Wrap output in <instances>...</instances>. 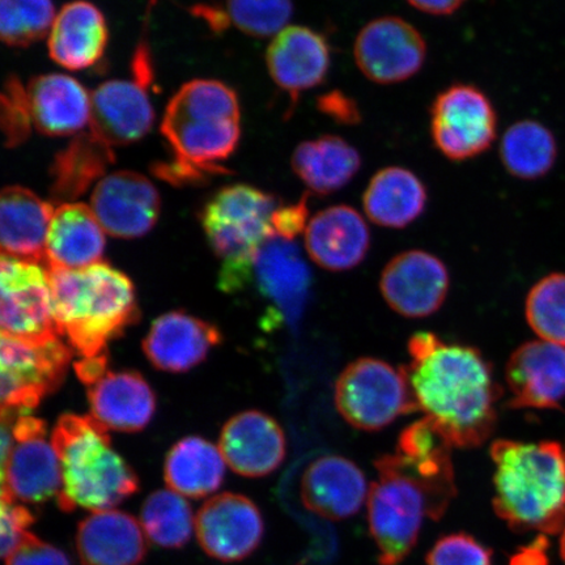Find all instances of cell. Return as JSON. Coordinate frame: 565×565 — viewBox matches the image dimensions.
<instances>
[{"label": "cell", "instance_id": "34", "mask_svg": "<svg viewBox=\"0 0 565 565\" xmlns=\"http://www.w3.org/2000/svg\"><path fill=\"white\" fill-rule=\"evenodd\" d=\"M225 475L221 449L202 437H186L174 445L166 461L169 490L185 498L200 499L218 490Z\"/></svg>", "mask_w": 565, "mask_h": 565}, {"label": "cell", "instance_id": "51", "mask_svg": "<svg viewBox=\"0 0 565 565\" xmlns=\"http://www.w3.org/2000/svg\"><path fill=\"white\" fill-rule=\"evenodd\" d=\"M561 555H562V559L565 563V529L563 530L562 540H561Z\"/></svg>", "mask_w": 565, "mask_h": 565}, {"label": "cell", "instance_id": "45", "mask_svg": "<svg viewBox=\"0 0 565 565\" xmlns=\"http://www.w3.org/2000/svg\"><path fill=\"white\" fill-rule=\"evenodd\" d=\"M317 109L339 125L356 126L363 119L355 98L339 89L327 92L318 97Z\"/></svg>", "mask_w": 565, "mask_h": 565}, {"label": "cell", "instance_id": "19", "mask_svg": "<svg viewBox=\"0 0 565 565\" xmlns=\"http://www.w3.org/2000/svg\"><path fill=\"white\" fill-rule=\"evenodd\" d=\"M253 277L260 294L271 300L282 321L291 327L298 324L312 282L298 245L277 235L268 238L256 254Z\"/></svg>", "mask_w": 565, "mask_h": 565}, {"label": "cell", "instance_id": "2", "mask_svg": "<svg viewBox=\"0 0 565 565\" xmlns=\"http://www.w3.org/2000/svg\"><path fill=\"white\" fill-rule=\"evenodd\" d=\"M494 513L515 533L565 529V451L559 443L492 444Z\"/></svg>", "mask_w": 565, "mask_h": 565}, {"label": "cell", "instance_id": "1", "mask_svg": "<svg viewBox=\"0 0 565 565\" xmlns=\"http://www.w3.org/2000/svg\"><path fill=\"white\" fill-rule=\"evenodd\" d=\"M412 363L401 366L419 412L454 448H478L498 423L501 387L493 366L469 345L445 343L434 333L408 341Z\"/></svg>", "mask_w": 565, "mask_h": 565}, {"label": "cell", "instance_id": "9", "mask_svg": "<svg viewBox=\"0 0 565 565\" xmlns=\"http://www.w3.org/2000/svg\"><path fill=\"white\" fill-rule=\"evenodd\" d=\"M73 349L60 338L28 342L2 334V418L15 420L32 412L65 380Z\"/></svg>", "mask_w": 565, "mask_h": 565}, {"label": "cell", "instance_id": "39", "mask_svg": "<svg viewBox=\"0 0 565 565\" xmlns=\"http://www.w3.org/2000/svg\"><path fill=\"white\" fill-rule=\"evenodd\" d=\"M231 23L252 38L277 35L291 20L292 0H227Z\"/></svg>", "mask_w": 565, "mask_h": 565}, {"label": "cell", "instance_id": "36", "mask_svg": "<svg viewBox=\"0 0 565 565\" xmlns=\"http://www.w3.org/2000/svg\"><path fill=\"white\" fill-rule=\"evenodd\" d=\"M140 525L148 540L160 547L180 548L195 532V518L185 497L172 490L154 491L140 511Z\"/></svg>", "mask_w": 565, "mask_h": 565}, {"label": "cell", "instance_id": "26", "mask_svg": "<svg viewBox=\"0 0 565 565\" xmlns=\"http://www.w3.org/2000/svg\"><path fill=\"white\" fill-rule=\"evenodd\" d=\"M145 535L129 513L92 512L77 527L76 550L83 565H139L147 553Z\"/></svg>", "mask_w": 565, "mask_h": 565}, {"label": "cell", "instance_id": "20", "mask_svg": "<svg viewBox=\"0 0 565 565\" xmlns=\"http://www.w3.org/2000/svg\"><path fill=\"white\" fill-rule=\"evenodd\" d=\"M89 130L110 147L127 146L152 129L154 111L147 88L137 81H110L90 95Z\"/></svg>", "mask_w": 565, "mask_h": 565}, {"label": "cell", "instance_id": "25", "mask_svg": "<svg viewBox=\"0 0 565 565\" xmlns=\"http://www.w3.org/2000/svg\"><path fill=\"white\" fill-rule=\"evenodd\" d=\"M52 202L32 190L7 186L0 196L2 256L46 265V238L54 214Z\"/></svg>", "mask_w": 565, "mask_h": 565}, {"label": "cell", "instance_id": "40", "mask_svg": "<svg viewBox=\"0 0 565 565\" xmlns=\"http://www.w3.org/2000/svg\"><path fill=\"white\" fill-rule=\"evenodd\" d=\"M2 131L4 146L15 148L31 137L33 125L30 98L19 77L10 75L2 92Z\"/></svg>", "mask_w": 565, "mask_h": 565}, {"label": "cell", "instance_id": "42", "mask_svg": "<svg viewBox=\"0 0 565 565\" xmlns=\"http://www.w3.org/2000/svg\"><path fill=\"white\" fill-rule=\"evenodd\" d=\"M4 561L6 565H70L65 553L32 533H26Z\"/></svg>", "mask_w": 565, "mask_h": 565}, {"label": "cell", "instance_id": "24", "mask_svg": "<svg viewBox=\"0 0 565 565\" xmlns=\"http://www.w3.org/2000/svg\"><path fill=\"white\" fill-rule=\"evenodd\" d=\"M221 342V331L214 324L186 313L171 312L152 323L143 349L154 369L180 373L201 364Z\"/></svg>", "mask_w": 565, "mask_h": 565}, {"label": "cell", "instance_id": "41", "mask_svg": "<svg viewBox=\"0 0 565 565\" xmlns=\"http://www.w3.org/2000/svg\"><path fill=\"white\" fill-rule=\"evenodd\" d=\"M426 565H492V551L470 534H448L429 550Z\"/></svg>", "mask_w": 565, "mask_h": 565}, {"label": "cell", "instance_id": "46", "mask_svg": "<svg viewBox=\"0 0 565 565\" xmlns=\"http://www.w3.org/2000/svg\"><path fill=\"white\" fill-rule=\"evenodd\" d=\"M308 194L298 203L279 206L273 217L275 235L295 242V238L308 227Z\"/></svg>", "mask_w": 565, "mask_h": 565}, {"label": "cell", "instance_id": "33", "mask_svg": "<svg viewBox=\"0 0 565 565\" xmlns=\"http://www.w3.org/2000/svg\"><path fill=\"white\" fill-rule=\"evenodd\" d=\"M362 157L348 140L322 136L302 141L292 154V169L310 192L329 195L339 192L353 180Z\"/></svg>", "mask_w": 565, "mask_h": 565}, {"label": "cell", "instance_id": "43", "mask_svg": "<svg viewBox=\"0 0 565 565\" xmlns=\"http://www.w3.org/2000/svg\"><path fill=\"white\" fill-rule=\"evenodd\" d=\"M33 515L18 501L2 497V555H9L24 539L28 527L33 524Z\"/></svg>", "mask_w": 565, "mask_h": 565}, {"label": "cell", "instance_id": "35", "mask_svg": "<svg viewBox=\"0 0 565 565\" xmlns=\"http://www.w3.org/2000/svg\"><path fill=\"white\" fill-rule=\"evenodd\" d=\"M500 159L505 171L519 180L534 181L547 175L557 159V141L545 125L524 119L504 132Z\"/></svg>", "mask_w": 565, "mask_h": 565}, {"label": "cell", "instance_id": "8", "mask_svg": "<svg viewBox=\"0 0 565 565\" xmlns=\"http://www.w3.org/2000/svg\"><path fill=\"white\" fill-rule=\"evenodd\" d=\"M335 405L352 427L370 433L387 427L398 416L418 412L404 371L373 358L345 366L337 380Z\"/></svg>", "mask_w": 565, "mask_h": 565}, {"label": "cell", "instance_id": "16", "mask_svg": "<svg viewBox=\"0 0 565 565\" xmlns=\"http://www.w3.org/2000/svg\"><path fill=\"white\" fill-rule=\"evenodd\" d=\"M380 288L394 312L408 318L428 317L447 299L449 274L433 254L409 250L386 265Z\"/></svg>", "mask_w": 565, "mask_h": 565}, {"label": "cell", "instance_id": "32", "mask_svg": "<svg viewBox=\"0 0 565 565\" xmlns=\"http://www.w3.org/2000/svg\"><path fill=\"white\" fill-rule=\"evenodd\" d=\"M426 185L414 172L402 167L381 169L372 177L363 195L366 216L380 227L401 230L414 223L426 210Z\"/></svg>", "mask_w": 565, "mask_h": 565}, {"label": "cell", "instance_id": "13", "mask_svg": "<svg viewBox=\"0 0 565 565\" xmlns=\"http://www.w3.org/2000/svg\"><path fill=\"white\" fill-rule=\"evenodd\" d=\"M353 56L366 79L391 86L419 73L426 62L427 44L405 19L384 17L372 20L359 32Z\"/></svg>", "mask_w": 565, "mask_h": 565}, {"label": "cell", "instance_id": "21", "mask_svg": "<svg viewBox=\"0 0 565 565\" xmlns=\"http://www.w3.org/2000/svg\"><path fill=\"white\" fill-rule=\"evenodd\" d=\"M218 449L225 463L247 478L271 475L286 456L285 434L271 416L245 412L225 424Z\"/></svg>", "mask_w": 565, "mask_h": 565}, {"label": "cell", "instance_id": "27", "mask_svg": "<svg viewBox=\"0 0 565 565\" xmlns=\"http://www.w3.org/2000/svg\"><path fill=\"white\" fill-rule=\"evenodd\" d=\"M108 40L103 12L87 0H75L63 7L54 20L49 33V55L63 68L81 71L103 58Z\"/></svg>", "mask_w": 565, "mask_h": 565}, {"label": "cell", "instance_id": "22", "mask_svg": "<svg viewBox=\"0 0 565 565\" xmlns=\"http://www.w3.org/2000/svg\"><path fill=\"white\" fill-rule=\"evenodd\" d=\"M369 493L363 471L339 456L316 459L301 480L303 507L330 521L348 520L359 513Z\"/></svg>", "mask_w": 565, "mask_h": 565}, {"label": "cell", "instance_id": "17", "mask_svg": "<svg viewBox=\"0 0 565 565\" xmlns=\"http://www.w3.org/2000/svg\"><path fill=\"white\" fill-rule=\"evenodd\" d=\"M511 408H559L565 399V348L526 342L512 353L505 371Z\"/></svg>", "mask_w": 565, "mask_h": 565}, {"label": "cell", "instance_id": "29", "mask_svg": "<svg viewBox=\"0 0 565 565\" xmlns=\"http://www.w3.org/2000/svg\"><path fill=\"white\" fill-rule=\"evenodd\" d=\"M105 244L104 228L87 204H61L49 225L45 267L82 270L100 264Z\"/></svg>", "mask_w": 565, "mask_h": 565}, {"label": "cell", "instance_id": "14", "mask_svg": "<svg viewBox=\"0 0 565 565\" xmlns=\"http://www.w3.org/2000/svg\"><path fill=\"white\" fill-rule=\"evenodd\" d=\"M264 520L256 504L243 494H216L195 515V534L200 546L214 559L244 561L259 546Z\"/></svg>", "mask_w": 565, "mask_h": 565}, {"label": "cell", "instance_id": "12", "mask_svg": "<svg viewBox=\"0 0 565 565\" xmlns=\"http://www.w3.org/2000/svg\"><path fill=\"white\" fill-rule=\"evenodd\" d=\"M2 334L28 342L60 338L46 267L2 256L0 270Z\"/></svg>", "mask_w": 565, "mask_h": 565}, {"label": "cell", "instance_id": "15", "mask_svg": "<svg viewBox=\"0 0 565 565\" xmlns=\"http://www.w3.org/2000/svg\"><path fill=\"white\" fill-rule=\"evenodd\" d=\"M90 209L110 236L132 239L147 235L157 224L160 195L143 174L119 171L96 183Z\"/></svg>", "mask_w": 565, "mask_h": 565}, {"label": "cell", "instance_id": "50", "mask_svg": "<svg viewBox=\"0 0 565 565\" xmlns=\"http://www.w3.org/2000/svg\"><path fill=\"white\" fill-rule=\"evenodd\" d=\"M198 18L206 21L212 31L222 33L228 30L231 23L227 11L209 4H198L193 9Z\"/></svg>", "mask_w": 565, "mask_h": 565}, {"label": "cell", "instance_id": "23", "mask_svg": "<svg viewBox=\"0 0 565 565\" xmlns=\"http://www.w3.org/2000/svg\"><path fill=\"white\" fill-rule=\"evenodd\" d=\"M370 245L369 225L345 204L318 212L306 230L309 257L329 271H348L362 264Z\"/></svg>", "mask_w": 565, "mask_h": 565}, {"label": "cell", "instance_id": "5", "mask_svg": "<svg viewBox=\"0 0 565 565\" xmlns=\"http://www.w3.org/2000/svg\"><path fill=\"white\" fill-rule=\"evenodd\" d=\"M374 466L379 479L366 499L370 532L380 565H399L416 546L424 518L440 520L457 490L423 478L398 454L380 457Z\"/></svg>", "mask_w": 565, "mask_h": 565}, {"label": "cell", "instance_id": "31", "mask_svg": "<svg viewBox=\"0 0 565 565\" xmlns=\"http://www.w3.org/2000/svg\"><path fill=\"white\" fill-rule=\"evenodd\" d=\"M113 147L96 134H77L66 148L55 154L51 168V202L73 203L100 182L110 166L115 164Z\"/></svg>", "mask_w": 565, "mask_h": 565}, {"label": "cell", "instance_id": "10", "mask_svg": "<svg viewBox=\"0 0 565 565\" xmlns=\"http://www.w3.org/2000/svg\"><path fill=\"white\" fill-rule=\"evenodd\" d=\"M430 136L445 158L457 162L475 159L497 139V110L482 89L454 84L430 106Z\"/></svg>", "mask_w": 565, "mask_h": 565}, {"label": "cell", "instance_id": "49", "mask_svg": "<svg viewBox=\"0 0 565 565\" xmlns=\"http://www.w3.org/2000/svg\"><path fill=\"white\" fill-rule=\"evenodd\" d=\"M414 9L435 17L454 15L468 0H407Z\"/></svg>", "mask_w": 565, "mask_h": 565}, {"label": "cell", "instance_id": "7", "mask_svg": "<svg viewBox=\"0 0 565 565\" xmlns=\"http://www.w3.org/2000/svg\"><path fill=\"white\" fill-rule=\"evenodd\" d=\"M277 198L249 185L224 188L206 203L201 223L211 249L223 260L218 287L235 294L253 279L254 259L275 236L273 217Z\"/></svg>", "mask_w": 565, "mask_h": 565}, {"label": "cell", "instance_id": "4", "mask_svg": "<svg viewBox=\"0 0 565 565\" xmlns=\"http://www.w3.org/2000/svg\"><path fill=\"white\" fill-rule=\"evenodd\" d=\"M52 443L62 468V511L115 510L139 490L136 472L111 449L108 428L94 416H61Z\"/></svg>", "mask_w": 565, "mask_h": 565}, {"label": "cell", "instance_id": "37", "mask_svg": "<svg viewBox=\"0 0 565 565\" xmlns=\"http://www.w3.org/2000/svg\"><path fill=\"white\" fill-rule=\"evenodd\" d=\"M525 313L542 341L565 348V274H550L536 282L527 295Z\"/></svg>", "mask_w": 565, "mask_h": 565}, {"label": "cell", "instance_id": "47", "mask_svg": "<svg viewBox=\"0 0 565 565\" xmlns=\"http://www.w3.org/2000/svg\"><path fill=\"white\" fill-rule=\"evenodd\" d=\"M75 372L83 384L94 386L108 373V353L92 358H82L75 364Z\"/></svg>", "mask_w": 565, "mask_h": 565}, {"label": "cell", "instance_id": "38", "mask_svg": "<svg viewBox=\"0 0 565 565\" xmlns=\"http://www.w3.org/2000/svg\"><path fill=\"white\" fill-rule=\"evenodd\" d=\"M53 0H0V38L11 47H28L51 33Z\"/></svg>", "mask_w": 565, "mask_h": 565}, {"label": "cell", "instance_id": "28", "mask_svg": "<svg viewBox=\"0 0 565 565\" xmlns=\"http://www.w3.org/2000/svg\"><path fill=\"white\" fill-rule=\"evenodd\" d=\"M33 125L47 137L81 134L90 121V96L73 76L47 74L33 77L26 87Z\"/></svg>", "mask_w": 565, "mask_h": 565}, {"label": "cell", "instance_id": "6", "mask_svg": "<svg viewBox=\"0 0 565 565\" xmlns=\"http://www.w3.org/2000/svg\"><path fill=\"white\" fill-rule=\"evenodd\" d=\"M236 92L217 81L196 79L169 102L161 134L175 159L230 173L221 166L235 152L242 127Z\"/></svg>", "mask_w": 565, "mask_h": 565}, {"label": "cell", "instance_id": "11", "mask_svg": "<svg viewBox=\"0 0 565 565\" xmlns=\"http://www.w3.org/2000/svg\"><path fill=\"white\" fill-rule=\"evenodd\" d=\"M7 422L11 423L13 445L2 461V497L28 504L58 499L62 468L53 443L46 440L45 422L25 415Z\"/></svg>", "mask_w": 565, "mask_h": 565}, {"label": "cell", "instance_id": "3", "mask_svg": "<svg viewBox=\"0 0 565 565\" xmlns=\"http://www.w3.org/2000/svg\"><path fill=\"white\" fill-rule=\"evenodd\" d=\"M46 271L56 329L82 358L102 355L139 320L136 289L117 268L100 263L82 270Z\"/></svg>", "mask_w": 565, "mask_h": 565}, {"label": "cell", "instance_id": "44", "mask_svg": "<svg viewBox=\"0 0 565 565\" xmlns=\"http://www.w3.org/2000/svg\"><path fill=\"white\" fill-rule=\"evenodd\" d=\"M151 171L158 179L171 183L173 186L202 185L212 175L222 174L214 169L198 167L175 158L157 162Z\"/></svg>", "mask_w": 565, "mask_h": 565}, {"label": "cell", "instance_id": "18", "mask_svg": "<svg viewBox=\"0 0 565 565\" xmlns=\"http://www.w3.org/2000/svg\"><path fill=\"white\" fill-rule=\"evenodd\" d=\"M266 63L274 83L296 100L301 92L327 81L331 49L321 33L308 26L289 25L268 45Z\"/></svg>", "mask_w": 565, "mask_h": 565}, {"label": "cell", "instance_id": "48", "mask_svg": "<svg viewBox=\"0 0 565 565\" xmlns=\"http://www.w3.org/2000/svg\"><path fill=\"white\" fill-rule=\"evenodd\" d=\"M547 540L540 535L532 545L522 547L511 557L510 565H548L546 556Z\"/></svg>", "mask_w": 565, "mask_h": 565}, {"label": "cell", "instance_id": "30", "mask_svg": "<svg viewBox=\"0 0 565 565\" xmlns=\"http://www.w3.org/2000/svg\"><path fill=\"white\" fill-rule=\"evenodd\" d=\"M90 416L108 429L138 433L151 422L157 399L141 374L108 372L89 387Z\"/></svg>", "mask_w": 565, "mask_h": 565}]
</instances>
